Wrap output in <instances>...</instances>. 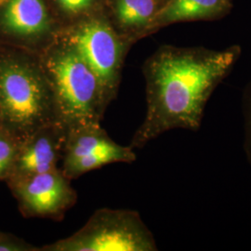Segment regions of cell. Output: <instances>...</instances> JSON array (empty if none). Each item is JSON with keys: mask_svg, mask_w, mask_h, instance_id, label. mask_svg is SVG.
Here are the masks:
<instances>
[{"mask_svg": "<svg viewBox=\"0 0 251 251\" xmlns=\"http://www.w3.org/2000/svg\"><path fill=\"white\" fill-rule=\"evenodd\" d=\"M240 54L238 46L222 50L203 47L159 50L144 67L146 113L129 146L142 149L172 129L199 131L208 100Z\"/></svg>", "mask_w": 251, "mask_h": 251, "instance_id": "obj_1", "label": "cell"}, {"mask_svg": "<svg viewBox=\"0 0 251 251\" xmlns=\"http://www.w3.org/2000/svg\"><path fill=\"white\" fill-rule=\"evenodd\" d=\"M51 123H57L53 97L40 59L1 54L0 124L22 143Z\"/></svg>", "mask_w": 251, "mask_h": 251, "instance_id": "obj_2", "label": "cell"}, {"mask_svg": "<svg viewBox=\"0 0 251 251\" xmlns=\"http://www.w3.org/2000/svg\"><path fill=\"white\" fill-rule=\"evenodd\" d=\"M53 97L56 122L67 130L100 124L107 109L99 80L64 41L39 58Z\"/></svg>", "mask_w": 251, "mask_h": 251, "instance_id": "obj_3", "label": "cell"}, {"mask_svg": "<svg viewBox=\"0 0 251 251\" xmlns=\"http://www.w3.org/2000/svg\"><path fill=\"white\" fill-rule=\"evenodd\" d=\"M152 232L139 212L97 209L77 232L40 247V251H154Z\"/></svg>", "mask_w": 251, "mask_h": 251, "instance_id": "obj_4", "label": "cell"}, {"mask_svg": "<svg viewBox=\"0 0 251 251\" xmlns=\"http://www.w3.org/2000/svg\"><path fill=\"white\" fill-rule=\"evenodd\" d=\"M6 182L20 212L26 219L62 221L77 201L71 180L59 168L33 175L10 176Z\"/></svg>", "mask_w": 251, "mask_h": 251, "instance_id": "obj_5", "label": "cell"}, {"mask_svg": "<svg viewBox=\"0 0 251 251\" xmlns=\"http://www.w3.org/2000/svg\"><path fill=\"white\" fill-rule=\"evenodd\" d=\"M64 42L80 55L96 75L108 107L116 98L124 43L111 27L100 21L82 25Z\"/></svg>", "mask_w": 251, "mask_h": 251, "instance_id": "obj_6", "label": "cell"}, {"mask_svg": "<svg viewBox=\"0 0 251 251\" xmlns=\"http://www.w3.org/2000/svg\"><path fill=\"white\" fill-rule=\"evenodd\" d=\"M136 159L134 149L114 142L100 124L80 126L66 132L61 171L73 180L110 164Z\"/></svg>", "mask_w": 251, "mask_h": 251, "instance_id": "obj_7", "label": "cell"}, {"mask_svg": "<svg viewBox=\"0 0 251 251\" xmlns=\"http://www.w3.org/2000/svg\"><path fill=\"white\" fill-rule=\"evenodd\" d=\"M66 132L62 126L51 123L27 137L21 143L10 176L33 175L58 169L63 158Z\"/></svg>", "mask_w": 251, "mask_h": 251, "instance_id": "obj_8", "label": "cell"}, {"mask_svg": "<svg viewBox=\"0 0 251 251\" xmlns=\"http://www.w3.org/2000/svg\"><path fill=\"white\" fill-rule=\"evenodd\" d=\"M0 12V28L23 41H36L50 31L44 0H6Z\"/></svg>", "mask_w": 251, "mask_h": 251, "instance_id": "obj_9", "label": "cell"}, {"mask_svg": "<svg viewBox=\"0 0 251 251\" xmlns=\"http://www.w3.org/2000/svg\"><path fill=\"white\" fill-rule=\"evenodd\" d=\"M229 9L228 0H170L153 16L156 24L215 18Z\"/></svg>", "mask_w": 251, "mask_h": 251, "instance_id": "obj_10", "label": "cell"}, {"mask_svg": "<svg viewBox=\"0 0 251 251\" xmlns=\"http://www.w3.org/2000/svg\"><path fill=\"white\" fill-rule=\"evenodd\" d=\"M116 13L125 27L141 28L147 25L155 14L154 0H117Z\"/></svg>", "mask_w": 251, "mask_h": 251, "instance_id": "obj_11", "label": "cell"}, {"mask_svg": "<svg viewBox=\"0 0 251 251\" xmlns=\"http://www.w3.org/2000/svg\"><path fill=\"white\" fill-rule=\"evenodd\" d=\"M21 141L0 124V182L11 175L18 155Z\"/></svg>", "mask_w": 251, "mask_h": 251, "instance_id": "obj_12", "label": "cell"}, {"mask_svg": "<svg viewBox=\"0 0 251 251\" xmlns=\"http://www.w3.org/2000/svg\"><path fill=\"white\" fill-rule=\"evenodd\" d=\"M242 114L244 121L243 150L247 161L251 166V83L243 94Z\"/></svg>", "mask_w": 251, "mask_h": 251, "instance_id": "obj_13", "label": "cell"}, {"mask_svg": "<svg viewBox=\"0 0 251 251\" xmlns=\"http://www.w3.org/2000/svg\"><path fill=\"white\" fill-rule=\"evenodd\" d=\"M0 251H40V248L15 234L0 230Z\"/></svg>", "mask_w": 251, "mask_h": 251, "instance_id": "obj_14", "label": "cell"}, {"mask_svg": "<svg viewBox=\"0 0 251 251\" xmlns=\"http://www.w3.org/2000/svg\"><path fill=\"white\" fill-rule=\"evenodd\" d=\"M64 10L70 13H79L90 9L93 0H56Z\"/></svg>", "mask_w": 251, "mask_h": 251, "instance_id": "obj_15", "label": "cell"}, {"mask_svg": "<svg viewBox=\"0 0 251 251\" xmlns=\"http://www.w3.org/2000/svg\"><path fill=\"white\" fill-rule=\"evenodd\" d=\"M6 2V0H0V5H3Z\"/></svg>", "mask_w": 251, "mask_h": 251, "instance_id": "obj_16", "label": "cell"}]
</instances>
